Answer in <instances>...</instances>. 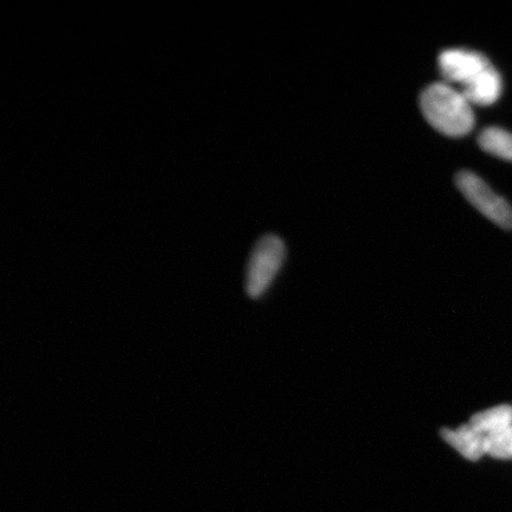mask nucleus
I'll list each match as a JSON object with an SVG mask.
<instances>
[{
  "label": "nucleus",
  "instance_id": "f257e3e1",
  "mask_svg": "<svg viewBox=\"0 0 512 512\" xmlns=\"http://www.w3.org/2000/svg\"><path fill=\"white\" fill-rule=\"evenodd\" d=\"M420 107L428 123L444 136L464 137L475 126L470 102L446 82L428 86L420 96Z\"/></svg>",
  "mask_w": 512,
  "mask_h": 512
},
{
  "label": "nucleus",
  "instance_id": "f03ea898",
  "mask_svg": "<svg viewBox=\"0 0 512 512\" xmlns=\"http://www.w3.org/2000/svg\"><path fill=\"white\" fill-rule=\"evenodd\" d=\"M283 240L266 235L253 249L247 270L246 290L251 298H259L270 287L285 260Z\"/></svg>",
  "mask_w": 512,
  "mask_h": 512
},
{
  "label": "nucleus",
  "instance_id": "7ed1b4c3",
  "mask_svg": "<svg viewBox=\"0 0 512 512\" xmlns=\"http://www.w3.org/2000/svg\"><path fill=\"white\" fill-rule=\"evenodd\" d=\"M456 184L473 207L486 219L503 229H512V208L501 196H498L482 178L470 171H460Z\"/></svg>",
  "mask_w": 512,
  "mask_h": 512
},
{
  "label": "nucleus",
  "instance_id": "20e7f679",
  "mask_svg": "<svg viewBox=\"0 0 512 512\" xmlns=\"http://www.w3.org/2000/svg\"><path fill=\"white\" fill-rule=\"evenodd\" d=\"M438 63L446 83H456L460 89L470 85L492 66L488 57L466 49L445 50L439 55Z\"/></svg>",
  "mask_w": 512,
  "mask_h": 512
},
{
  "label": "nucleus",
  "instance_id": "39448f33",
  "mask_svg": "<svg viewBox=\"0 0 512 512\" xmlns=\"http://www.w3.org/2000/svg\"><path fill=\"white\" fill-rule=\"evenodd\" d=\"M441 437L471 462H477L483 456H488V438L470 424L460 426L457 430L445 428L441 431Z\"/></svg>",
  "mask_w": 512,
  "mask_h": 512
},
{
  "label": "nucleus",
  "instance_id": "423d86ee",
  "mask_svg": "<svg viewBox=\"0 0 512 512\" xmlns=\"http://www.w3.org/2000/svg\"><path fill=\"white\" fill-rule=\"evenodd\" d=\"M503 82L501 75L494 66L486 69L470 85L460 89V93L471 105L490 106L495 104L502 94Z\"/></svg>",
  "mask_w": 512,
  "mask_h": 512
},
{
  "label": "nucleus",
  "instance_id": "0eeeda50",
  "mask_svg": "<svg viewBox=\"0 0 512 512\" xmlns=\"http://www.w3.org/2000/svg\"><path fill=\"white\" fill-rule=\"evenodd\" d=\"M470 425L486 438L494 437L512 426V406L502 405L477 413L472 416Z\"/></svg>",
  "mask_w": 512,
  "mask_h": 512
},
{
  "label": "nucleus",
  "instance_id": "6e6552de",
  "mask_svg": "<svg viewBox=\"0 0 512 512\" xmlns=\"http://www.w3.org/2000/svg\"><path fill=\"white\" fill-rule=\"evenodd\" d=\"M480 149L490 155L512 162V134L499 127H488L478 138Z\"/></svg>",
  "mask_w": 512,
  "mask_h": 512
},
{
  "label": "nucleus",
  "instance_id": "1a4fd4ad",
  "mask_svg": "<svg viewBox=\"0 0 512 512\" xmlns=\"http://www.w3.org/2000/svg\"><path fill=\"white\" fill-rule=\"evenodd\" d=\"M488 456L501 460L512 459V426L488 438Z\"/></svg>",
  "mask_w": 512,
  "mask_h": 512
}]
</instances>
